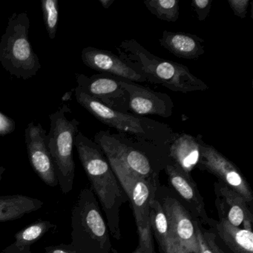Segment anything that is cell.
Masks as SVG:
<instances>
[{
	"label": "cell",
	"instance_id": "cell-1",
	"mask_svg": "<svg viewBox=\"0 0 253 253\" xmlns=\"http://www.w3.org/2000/svg\"><path fill=\"white\" fill-rule=\"evenodd\" d=\"M75 146L91 184L90 189L104 211L110 235L119 241L121 239L120 211L123 205L128 201V197L106 155L95 142L79 131L75 137Z\"/></svg>",
	"mask_w": 253,
	"mask_h": 253
},
{
	"label": "cell",
	"instance_id": "cell-2",
	"mask_svg": "<svg viewBox=\"0 0 253 253\" xmlns=\"http://www.w3.org/2000/svg\"><path fill=\"white\" fill-rule=\"evenodd\" d=\"M118 50L120 58L147 81L185 94L208 89V85L186 66L153 55L134 40L121 42Z\"/></svg>",
	"mask_w": 253,
	"mask_h": 253
},
{
	"label": "cell",
	"instance_id": "cell-3",
	"mask_svg": "<svg viewBox=\"0 0 253 253\" xmlns=\"http://www.w3.org/2000/svg\"><path fill=\"white\" fill-rule=\"evenodd\" d=\"M72 244L76 253H118L100 204L90 188L82 189L72 211Z\"/></svg>",
	"mask_w": 253,
	"mask_h": 253
},
{
	"label": "cell",
	"instance_id": "cell-4",
	"mask_svg": "<svg viewBox=\"0 0 253 253\" xmlns=\"http://www.w3.org/2000/svg\"><path fill=\"white\" fill-rule=\"evenodd\" d=\"M31 22L26 12L14 13L0 39V63L11 76L29 80L41 69L29 39Z\"/></svg>",
	"mask_w": 253,
	"mask_h": 253
},
{
	"label": "cell",
	"instance_id": "cell-5",
	"mask_svg": "<svg viewBox=\"0 0 253 253\" xmlns=\"http://www.w3.org/2000/svg\"><path fill=\"white\" fill-rule=\"evenodd\" d=\"M118 181L128 197L138 233V246L143 253H155V240L149 217V204L160 186L159 177L143 178L126 169L118 161L106 157Z\"/></svg>",
	"mask_w": 253,
	"mask_h": 253
},
{
	"label": "cell",
	"instance_id": "cell-6",
	"mask_svg": "<svg viewBox=\"0 0 253 253\" xmlns=\"http://www.w3.org/2000/svg\"><path fill=\"white\" fill-rule=\"evenodd\" d=\"M70 112L67 106H63L51 114V127L47 135V146L55 166L59 186L64 195L73 189L75 176L73 149L75 137L79 132V121L75 118L69 120L66 116Z\"/></svg>",
	"mask_w": 253,
	"mask_h": 253
},
{
	"label": "cell",
	"instance_id": "cell-7",
	"mask_svg": "<svg viewBox=\"0 0 253 253\" xmlns=\"http://www.w3.org/2000/svg\"><path fill=\"white\" fill-rule=\"evenodd\" d=\"M156 198L168 218L171 253H199L195 220L190 213L167 186H158Z\"/></svg>",
	"mask_w": 253,
	"mask_h": 253
},
{
	"label": "cell",
	"instance_id": "cell-8",
	"mask_svg": "<svg viewBox=\"0 0 253 253\" xmlns=\"http://www.w3.org/2000/svg\"><path fill=\"white\" fill-rule=\"evenodd\" d=\"M74 91L77 102L105 125L115 128L121 132L134 134L149 140L152 139V131H154L152 121L148 124L150 121L108 107L78 87L74 88Z\"/></svg>",
	"mask_w": 253,
	"mask_h": 253
},
{
	"label": "cell",
	"instance_id": "cell-9",
	"mask_svg": "<svg viewBox=\"0 0 253 253\" xmlns=\"http://www.w3.org/2000/svg\"><path fill=\"white\" fill-rule=\"evenodd\" d=\"M197 139L201 151L198 168L212 174L217 177V181L238 192L246 200L250 208L253 209V192L239 169L215 148L207 144L203 140L202 136L198 135Z\"/></svg>",
	"mask_w": 253,
	"mask_h": 253
},
{
	"label": "cell",
	"instance_id": "cell-10",
	"mask_svg": "<svg viewBox=\"0 0 253 253\" xmlns=\"http://www.w3.org/2000/svg\"><path fill=\"white\" fill-rule=\"evenodd\" d=\"M94 142L106 157L114 158L126 169L143 178L159 177V170L147 155L133 146L123 143L109 131H101L94 136Z\"/></svg>",
	"mask_w": 253,
	"mask_h": 253
},
{
	"label": "cell",
	"instance_id": "cell-11",
	"mask_svg": "<svg viewBox=\"0 0 253 253\" xmlns=\"http://www.w3.org/2000/svg\"><path fill=\"white\" fill-rule=\"evenodd\" d=\"M169 189L192 217L203 226L208 225L210 217L206 210L204 198L190 174L184 172L172 162L164 167Z\"/></svg>",
	"mask_w": 253,
	"mask_h": 253
},
{
	"label": "cell",
	"instance_id": "cell-12",
	"mask_svg": "<svg viewBox=\"0 0 253 253\" xmlns=\"http://www.w3.org/2000/svg\"><path fill=\"white\" fill-rule=\"evenodd\" d=\"M29 162L37 175L51 187L58 186L55 166L47 146L46 131L39 123H29L25 130Z\"/></svg>",
	"mask_w": 253,
	"mask_h": 253
},
{
	"label": "cell",
	"instance_id": "cell-13",
	"mask_svg": "<svg viewBox=\"0 0 253 253\" xmlns=\"http://www.w3.org/2000/svg\"><path fill=\"white\" fill-rule=\"evenodd\" d=\"M76 80L78 88L108 107L124 113L128 110V94L116 78L107 74L91 77L76 74Z\"/></svg>",
	"mask_w": 253,
	"mask_h": 253
},
{
	"label": "cell",
	"instance_id": "cell-14",
	"mask_svg": "<svg viewBox=\"0 0 253 253\" xmlns=\"http://www.w3.org/2000/svg\"><path fill=\"white\" fill-rule=\"evenodd\" d=\"M117 79L128 94V110L137 115H158L163 118L172 115L173 103L167 94L156 92L135 83Z\"/></svg>",
	"mask_w": 253,
	"mask_h": 253
},
{
	"label": "cell",
	"instance_id": "cell-15",
	"mask_svg": "<svg viewBox=\"0 0 253 253\" xmlns=\"http://www.w3.org/2000/svg\"><path fill=\"white\" fill-rule=\"evenodd\" d=\"M83 63L90 69L103 74H109L117 78H123L130 82H146L147 79L124 63L118 56L106 50L94 47H86L82 50Z\"/></svg>",
	"mask_w": 253,
	"mask_h": 253
},
{
	"label": "cell",
	"instance_id": "cell-16",
	"mask_svg": "<svg viewBox=\"0 0 253 253\" xmlns=\"http://www.w3.org/2000/svg\"><path fill=\"white\" fill-rule=\"evenodd\" d=\"M214 192L219 218L224 219L236 227L241 226L244 219L253 220V209L238 192L219 181L214 183Z\"/></svg>",
	"mask_w": 253,
	"mask_h": 253
},
{
	"label": "cell",
	"instance_id": "cell-17",
	"mask_svg": "<svg viewBox=\"0 0 253 253\" xmlns=\"http://www.w3.org/2000/svg\"><path fill=\"white\" fill-rule=\"evenodd\" d=\"M207 226L232 253H253V232L232 226L223 218L210 217Z\"/></svg>",
	"mask_w": 253,
	"mask_h": 253
},
{
	"label": "cell",
	"instance_id": "cell-18",
	"mask_svg": "<svg viewBox=\"0 0 253 253\" xmlns=\"http://www.w3.org/2000/svg\"><path fill=\"white\" fill-rule=\"evenodd\" d=\"M159 42L161 46L179 58L196 60L205 53L204 40L191 34L164 31Z\"/></svg>",
	"mask_w": 253,
	"mask_h": 253
},
{
	"label": "cell",
	"instance_id": "cell-19",
	"mask_svg": "<svg viewBox=\"0 0 253 253\" xmlns=\"http://www.w3.org/2000/svg\"><path fill=\"white\" fill-rule=\"evenodd\" d=\"M169 158L173 164L190 174L198 167L201 158L199 142L197 137L190 134H180L171 143L169 148Z\"/></svg>",
	"mask_w": 253,
	"mask_h": 253
},
{
	"label": "cell",
	"instance_id": "cell-20",
	"mask_svg": "<svg viewBox=\"0 0 253 253\" xmlns=\"http://www.w3.org/2000/svg\"><path fill=\"white\" fill-rule=\"evenodd\" d=\"M44 203L23 195L0 196V222L11 221L41 210Z\"/></svg>",
	"mask_w": 253,
	"mask_h": 253
},
{
	"label": "cell",
	"instance_id": "cell-21",
	"mask_svg": "<svg viewBox=\"0 0 253 253\" xmlns=\"http://www.w3.org/2000/svg\"><path fill=\"white\" fill-rule=\"evenodd\" d=\"M56 228L57 225L48 220H37L17 232L14 235L15 241L0 253H32V246L41 240L47 232Z\"/></svg>",
	"mask_w": 253,
	"mask_h": 253
},
{
	"label": "cell",
	"instance_id": "cell-22",
	"mask_svg": "<svg viewBox=\"0 0 253 253\" xmlns=\"http://www.w3.org/2000/svg\"><path fill=\"white\" fill-rule=\"evenodd\" d=\"M150 226L160 253H171L169 225L164 207L155 195L149 204Z\"/></svg>",
	"mask_w": 253,
	"mask_h": 253
},
{
	"label": "cell",
	"instance_id": "cell-23",
	"mask_svg": "<svg viewBox=\"0 0 253 253\" xmlns=\"http://www.w3.org/2000/svg\"><path fill=\"white\" fill-rule=\"evenodd\" d=\"M145 6L160 20L167 22L177 21L179 17L177 0H149L145 1Z\"/></svg>",
	"mask_w": 253,
	"mask_h": 253
},
{
	"label": "cell",
	"instance_id": "cell-24",
	"mask_svg": "<svg viewBox=\"0 0 253 253\" xmlns=\"http://www.w3.org/2000/svg\"><path fill=\"white\" fill-rule=\"evenodd\" d=\"M199 253H226L217 243V237L210 229H206L200 222L195 220Z\"/></svg>",
	"mask_w": 253,
	"mask_h": 253
},
{
	"label": "cell",
	"instance_id": "cell-25",
	"mask_svg": "<svg viewBox=\"0 0 253 253\" xmlns=\"http://www.w3.org/2000/svg\"><path fill=\"white\" fill-rule=\"evenodd\" d=\"M41 8L48 38L54 40L59 21V4L57 0H41Z\"/></svg>",
	"mask_w": 253,
	"mask_h": 253
},
{
	"label": "cell",
	"instance_id": "cell-26",
	"mask_svg": "<svg viewBox=\"0 0 253 253\" xmlns=\"http://www.w3.org/2000/svg\"><path fill=\"white\" fill-rule=\"evenodd\" d=\"M212 0H193L192 7L198 15L199 21H204L211 11Z\"/></svg>",
	"mask_w": 253,
	"mask_h": 253
},
{
	"label": "cell",
	"instance_id": "cell-27",
	"mask_svg": "<svg viewBox=\"0 0 253 253\" xmlns=\"http://www.w3.org/2000/svg\"><path fill=\"white\" fill-rule=\"evenodd\" d=\"M227 2L235 16L241 19L247 17L250 0H227Z\"/></svg>",
	"mask_w": 253,
	"mask_h": 253
},
{
	"label": "cell",
	"instance_id": "cell-28",
	"mask_svg": "<svg viewBox=\"0 0 253 253\" xmlns=\"http://www.w3.org/2000/svg\"><path fill=\"white\" fill-rule=\"evenodd\" d=\"M15 121L12 118L0 112V135L5 136L15 131Z\"/></svg>",
	"mask_w": 253,
	"mask_h": 253
},
{
	"label": "cell",
	"instance_id": "cell-29",
	"mask_svg": "<svg viewBox=\"0 0 253 253\" xmlns=\"http://www.w3.org/2000/svg\"><path fill=\"white\" fill-rule=\"evenodd\" d=\"M44 253H76L72 244L49 246L45 248Z\"/></svg>",
	"mask_w": 253,
	"mask_h": 253
},
{
	"label": "cell",
	"instance_id": "cell-30",
	"mask_svg": "<svg viewBox=\"0 0 253 253\" xmlns=\"http://www.w3.org/2000/svg\"><path fill=\"white\" fill-rule=\"evenodd\" d=\"M99 2L101 4L103 8L108 9L112 6V4L115 2V0H99Z\"/></svg>",
	"mask_w": 253,
	"mask_h": 253
},
{
	"label": "cell",
	"instance_id": "cell-31",
	"mask_svg": "<svg viewBox=\"0 0 253 253\" xmlns=\"http://www.w3.org/2000/svg\"><path fill=\"white\" fill-rule=\"evenodd\" d=\"M72 91H69V92H66V94H65L63 96V97H62V100H63V101H67V100H70L71 97H72Z\"/></svg>",
	"mask_w": 253,
	"mask_h": 253
},
{
	"label": "cell",
	"instance_id": "cell-32",
	"mask_svg": "<svg viewBox=\"0 0 253 253\" xmlns=\"http://www.w3.org/2000/svg\"><path fill=\"white\" fill-rule=\"evenodd\" d=\"M132 253H143V252L141 251V250H140L139 247H137V248L134 250V251Z\"/></svg>",
	"mask_w": 253,
	"mask_h": 253
},
{
	"label": "cell",
	"instance_id": "cell-33",
	"mask_svg": "<svg viewBox=\"0 0 253 253\" xmlns=\"http://www.w3.org/2000/svg\"><path fill=\"white\" fill-rule=\"evenodd\" d=\"M5 168L3 167H0V172L4 173L5 171Z\"/></svg>",
	"mask_w": 253,
	"mask_h": 253
},
{
	"label": "cell",
	"instance_id": "cell-34",
	"mask_svg": "<svg viewBox=\"0 0 253 253\" xmlns=\"http://www.w3.org/2000/svg\"><path fill=\"white\" fill-rule=\"evenodd\" d=\"M2 174H3V173L0 172V181L2 180Z\"/></svg>",
	"mask_w": 253,
	"mask_h": 253
}]
</instances>
